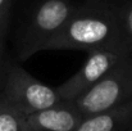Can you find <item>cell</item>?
Returning <instances> with one entry per match:
<instances>
[{
	"mask_svg": "<svg viewBox=\"0 0 132 131\" xmlns=\"http://www.w3.org/2000/svg\"><path fill=\"white\" fill-rule=\"evenodd\" d=\"M116 46H126V44L112 5L108 0H87L76 5L46 50H78L88 54Z\"/></svg>",
	"mask_w": 132,
	"mask_h": 131,
	"instance_id": "6da1fadb",
	"label": "cell"
},
{
	"mask_svg": "<svg viewBox=\"0 0 132 131\" xmlns=\"http://www.w3.org/2000/svg\"><path fill=\"white\" fill-rule=\"evenodd\" d=\"M72 0H43L39 3L19 30L15 39V53L19 60L46 50L50 43L73 13Z\"/></svg>",
	"mask_w": 132,
	"mask_h": 131,
	"instance_id": "7a4b0ae2",
	"label": "cell"
},
{
	"mask_svg": "<svg viewBox=\"0 0 132 131\" xmlns=\"http://www.w3.org/2000/svg\"><path fill=\"white\" fill-rule=\"evenodd\" d=\"M0 98L26 117L62 102L55 87L44 84L10 59L0 86Z\"/></svg>",
	"mask_w": 132,
	"mask_h": 131,
	"instance_id": "3957f363",
	"label": "cell"
},
{
	"mask_svg": "<svg viewBox=\"0 0 132 131\" xmlns=\"http://www.w3.org/2000/svg\"><path fill=\"white\" fill-rule=\"evenodd\" d=\"M130 102H132V55L118 63L104 79L71 103L82 117H86Z\"/></svg>",
	"mask_w": 132,
	"mask_h": 131,
	"instance_id": "277c9868",
	"label": "cell"
},
{
	"mask_svg": "<svg viewBox=\"0 0 132 131\" xmlns=\"http://www.w3.org/2000/svg\"><path fill=\"white\" fill-rule=\"evenodd\" d=\"M130 55H132L131 51L126 46L106 48L88 53L87 59L81 68L63 84L55 87L56 93L62 100H75L86 93L90 87L97 84L101 79H104L118 63Z\"/></svg>",
	"mask_w": 132,
	"mask_h": 131,
	"instance_id": "5b68a950",
	"label": "cell"
},
{
	"mask_svg": "<svg viewBox=\"0 0 132 131\" xmlns=\"http://www.w3.org/2000/svg\"><path fill=\"white\" fill-rule=\"evenodd\" d=\"M82 114L71 102L60 103L27 116L31 131H75L82 121Z\"/></svg>",
	"mask_w": 132,
	"mask_h": 131,
	"instance_id": "8992f818",
	"label": "cell"
},
{
	"mask_svg": "<svg viewBox=\"0 0 132 131\" xmlns=\"http://www.w3.org/2000/svg\"><path fill=\"white\" fill-rule=\"evenodd\" d=\"M75 131H132V102L84 117Z\"/></svg>",
	"mask_w": 132,
	"mask_h": 131,
	"instance_id": "52a82bcc",
	"label": "cell"
},
{
	"mask_svg": "<svg viewBox=\"0 0 132 131\" xmlns=\"http://www.w3.org/2000/svg\"><path fill=\"white\" fill-rule=\"evenodd\" d=\"M118 21L123 41L132 54V0H108Z\"/></svg>",
	"mask_w": 132,
	"mask_h": 131,
	"instance_id": "ba28073f",
	"label": "cell"
},
{
	"mask_svg": "<svg viewBox=\"0 0 132 131\" xmlns=\"http://www.w3.org/2000/svg\"><path fill=\"white\" fill-rule=\"evenodd\" d=\"M0 131H31L27 117L0 98Z\"/></svg>",
	"mask_w": 132,
	"mask_h": 131,
	"instance_id": "9c48e42d",
	"label": "cell"
},
{
	"mask_svg": "<svg viewBox=\"0 0 132 131\" xmlns=\"http://www.w3.org/2000/svg\"><path fill=\"white\" fill-rule=\"evenodd\" d=\"M10 9L12 0H0V34L8 35L9 22H10Z\"/></svg>",
	"mask_w": 132,
	"mask_h": 131,
	"instance_id": "30bf717a",
	"label": "cell"
},
{
	"mask_svg": "<svg viewBox=\"0 0 132 131\" xmlns=\"http://www.w3.org/2000/svg\"><path fill=\"white\" fill-rule=\"evenodd\" d=\"M5 39H6V36L0 34V86H1V82L4 79L6 64L9 62V58H6V54H5Z\"/></svg>",
	"mask_w": 132,
	"mask_h": 131,
	"instance_id": "8fae6325",
	"label": "cell"
}]
</instances>
